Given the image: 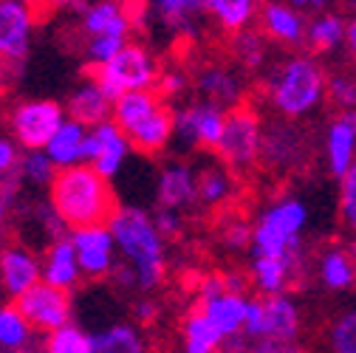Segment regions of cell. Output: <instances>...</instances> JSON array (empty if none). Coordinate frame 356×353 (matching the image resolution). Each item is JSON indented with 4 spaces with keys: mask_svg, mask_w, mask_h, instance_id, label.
I'll list each match as a JSON object with an SVG mask.
<instances>
[{
    "mask_svg": "<svg viewBox=\"0 0 356 353\" xmlns=\"http://www.w3.org/2000/svg\"><path fill=\"white\" fill-rule=\"evenodd\" d=\"M49 192H51V206L63 217L68 232L108 224L113 212L119 209L111 179H105L94 164L85 161L57 170Z\"/></svg>",
    "mask_w": 356,
    "mask_h": 353,
    "instance_id": "cell-1",
    "label": "cell"
},
{
    "mask_svg": "<svg viewBox=\"0 0 356 353\" xmlns=\"http://www.w3.org/2000/svg\"><path fill=\"white\" fill-rule=\"evenodd\" d=\"M263 88L275 113L294 122L317 113L328 99V76L323 65L311 54H300V51L269 65Z\"/></svg>",
    "mask_w": 356,
    "mask_h": 353,
    "instance_id": "cell-2",
    "label": "cell"
},
{
    "mask_svg": "<svg viewBox=\"0 0 356 353\" xmlns=\"http://www.w3.org/2000/svg\"><path fill=\"white\" fill-rule=\"evenodd\" d=\"M113 232L116 249L122 257L136 269V280L142 291H153L161 286L167 274V257H164V235L156 227V217L136 206H119L108 220Z\"/></svg>",
    "mask_w": 356,
    "mask_h": 353,
    "instance_id": "cell-3",
    "label": "cell"
},
{
    "mask_svg": "<svg viewBox=\"0 0 356 353\" xmlns=\"http://www.w3.org/2000/svg\"><path fill=\"white\" fill-rule=\"evenodd\" d=\"M308 227V206L305 201L289 195L269 204L254 224L252 254L269 257H294L300 254V240Z\"/></svg>",
    "mask_w": 356,
    "mask_h": 353,
    "instance_id": "cell-4",
    "label": "cell"
},
{
    "mask_svg": "<svg viewBox=\"0 0 356 353\" xmlns=\"http://www.w3.org/2000/svg\"><path fill=\"white\" fill-rule=\"evenodd\" d=\"M159 60L150 54L147 46L142 42H130L105 65L94 68V79L102 85V91L116 102L127 91H147V88L159 85Z\"/></svg>",
    "mask_w": 356,
    "mask_h": 353,
    "instance_id": "cell-5",
    "label": "cell"
},
{
    "mask_svg": "<svg viewBox=\"0 0 356 353\" xmlns=\"http://www.w3.org/2000/svg\"><path fill=\"white\" fill-rule=\"evenodd\" d=\"M263 122L257 110L249 105H235L227 110V124L220 142L215 145L218 161H224L232 172H246L254 164H260V150H263Z\"/></svg>",
    "mask_w": 356,
    "mask_h": 353,
    "instance_id": "cell-6",
    "label": "cell"
},
{
    "mask_svg": "<svg viewBox=\"0 0 356 353\" xmlns=\"http://www.w3.org/2000/svg\"><path fill=\"white\" fill-rule=\"evenodd\" d=\"M65 119H68L65 105L54 99H29L15 105V110L9 113V130L12 139L23 150H42Z\"/></svg>",
    "mask_w": 356,
    "mask_h": 353,
    "instance_id": "cell-7",
    "label": "cell"
},
{
    "mask_svg": "<svg viewBox=\"0 0 356 353\" xmlns=\"http://www.w3.org/2000/svg\"><path fill=\"white\" fill-rule=\"evenodd\" d=\"M311 145L308 136L294 124V119H283L263 127V150L260 164L272 172H294L308 164Z\"/></svg>",
    "mask_w": 356,
    "mask_h": 353,
    "instance_id": "cell-8",
    "label": "cell"
},
{
    "mask_svg": "<svg viewBox=\"0 0 356 353\" xmlns=\"http://www.w3.org/2000/svg\"><path fill=\"white\" fill-rule=\"evenodd\" d=\"M130 153H133V145H130L127 133L113 119H105L94 127H88L82 161L94 164L105 179H116V175L122 172V167H124V161L130 158Z\"/></svg>",
    "mask_w": 356,
    "mask_h": 353,
    "instance_id": "cell-9",
    "label": "cell"
},
{
    "mask_svg": "<svg viewBox=\"0 0 356 353\" xmlns=\"http://www.w3.org/2000/svg\"><path fill=\"white\" fill-rule=\"evenodd\" d=\"M227 124V108L209 99H195L193 105L175 110V139L190 147L215 150Z\"/></svg>",
    "mask_w": 356,
    "mask_h": 353,
    "instance_id": "cell-10",
    "label": "cell"
},
{
    "mask_svg": "<svg viewBox=\"0 0 356 353\" xmlns=\"http://www.w3.org/2000/svg\"><path fill=\"white\" fill-rule=\"evenodd\" d=\"M15 302L20 305V311L29 317L34 331L51 334V331H57V328L71 322V294L65 288H57V286L46 283V280H40L37 286H31Z\"/></svg>",
    "mask_w": 356,
    "mask_h": 353,
    "instance_id": "cell-11",
    "label": "cell"
},
{
    "mask_svg": "<svg viewBox=\"0 0 356 353\" xmlns=\"http://www.w3.org/2000/svg\"><path fill=\"white\" fill-rule=\"evenodd\" d=\"M74 246H76V257H79V269L82 277L91 280H102L111 277V272L116 269V240L108 224L99 227H82V229H71L68 232Z\"/></svg>",
    "mask_w": 356,
    "mask_h": 353,
    "instance_id": "cell-12",
    "label": "cell"
},
{
    "mask_svg": "<svg viewBox=\"0 0 356 353\" xmlns=\"http://www.w3.org/2000/svg\"><path fill=\"white\" fill-rule=\"evenodd\" d=\"M37 15L20 0H0V63H23L31 37H34Z\"/></svg>",
    "mask_w": 356,
    "mask_h": 353,
    "instance_id": "cell-13",
    "label": "cell"
},
{
    "mask_svg": "<svg viewBox=\"0 0 356 353\" xmlns=\"http://www.w3.org/2000/svg\"><path fill=\"white\" fill-rule=\"evenodd\" d=\"M257 23H260L263 34L283 49L305 46L308 17L302 15V9L291 6L289 0H263L260 12H257Z\"/></svg>",
    "mask_w": 356,
    "mask_h": 353,
    "instance_id": "cell-14",
    "label": "cell"
},
{
    "mask_svg": "<svg viewBox=\"0 0 356 353\" xmlns=\"http://www.w3.org/2000/svg\"><path fill=\"white\" fill-rule=\"evenodd\" d=\"M136 17L127 0H88L79 12L85 37H130Z\"/></svg>",
    "mask_w": 356,
    "mask_h": 353,
    "instance_id": "cell-15",
    "label": "cell"
},
{
    "mask_svg": "<svg viewBox=\"0 0 356 353\" xmlns=\"http://www.w3.org/2000/svg\"><path fill=\"white\" fill-rule=\"evenodd\" d=\"M195 91L201 99H209L220 108H235L243 102L246 94V82L238 68L224 65V63H209L195 74Z\"/></svg>",
    "mask_w": 356,
    "mask_h": 353,
    "instance_id": "cell-16",
    "label": "cell"
},
{
    "mask_svg": "<svg viewBox=\"0 0 356 353\" xmlns=\"http://www.w3.org/2000/svg\"><path fill=\"white\" fill-rule=\"evenodd\" d=\"M42 280V260L26 246H6L0 252V286L3 291L17 299L31 286Z\"/></svg>",
    "mask_w": 356,
    "mask_h": 353,
    "instance_id": "cell-17",
    "label": "cell"
},
{
    "mask_svg": "<svg viewBox=\"0 0 356 353\" xmlns=\"http://www.w3.org/2000/svg\"><path fill=\"white\" fill-rule=\"evenodd\" d=\"M127 139L133 150H139L145 156H159L175 139V110H170L161 102L159 108H153L145 119H139L127 130Z\"/></svg>",
    "mask_w": 356,
    "mask_h": 353,
    "instance_id": "cell-18",
    "label": "cell"
},
{
    "mask_svg": "<svg viewBox=\"0 0 356 353\" xmlns=\"http://www.w3.org/2000/svg\"><path fill=\"white\" fill-rule=\"evenodd\" d=\"M156 201L167 209H184L198 201L195 170L187 161H170L161 167L156 181Z\"/></svg>",
    "mask_w": 356,
    "mask_h": 353,
    "instance_id": "cell-19",
    "label": "cell"
},
{
    "mask_svg": "<svg viewBox=\"0 0 356 353\" xmlns=\"http://www.w3.org/2000/svg\"><path fill=\"white\" fill-rule=\"evenodd\" d=\"M353 161H356V127L339 110V116H334L325 127V164L328 172L339 181Z\"/></svg>",
    "mask_w": 356,
    "mask_h": 353,
    "instance_id": "cell-20",
    "label": "cell"
},
{
    "mask_svg": "<svg viewBox=\"0 0 356 353\" xmlns=\"http://www.w3.org/2000/svg\"><path fill=\"white\" fill-rule=\"evenodd\" d=\"M79 277H82V269H79V257L71 235L54 238V243L46 252V260H42V280L71 291L79 283Z\"/></svg>",
    "mask_w": 356,
    "mask_h": 353,
    "instance_id": "cell-21",
    "label": "cell"
},
{
    "mask_svg": "<svg viewBox=\"0 0 356 353\" xmlns=\"http://www.w3.org/2000/svg\"><path fill=\"white\" fill-rule=\"evenodd\" d=\"M65 110H68L71 119H76V122H82L88 127H94V124H99V122L113 116V99L102 91V85L94 76H88L76 88V91L71 94Z\"/></svg>",
    "mask_w": 356,
    "mask_h": 353,
    "instance_id": "cell-22",
    "label": "cell"
},
{
    "mask_svg": "<svg viewBox=\"0 0 356 353\" xmlns=\"http://www.w3.org/2000/svg\"><path fill=\"white\" fill-rule=\"evenodd\" d=\"M302 325L300 308L291 297L283 294H263V334L260 336H277V339H297Z\"/></svg>",
    "mask_w": 356,
    "mask_h": 353,
    "instance_id": "cell-23",
    "label": "cell"
},
{
    "mask_svg": "<svg viewBox=\"0 0 356 353\" xmlns=\"http://www.w3.org/2000/svg\"><path fill=\"white\" fill-rule=\"evenodd\" d=\"M300 269V254L294 257H269L254 254L252 260V280L260 294H283Z\"/></svg>",
    "mask_w": 356,
    "mask_h": 353,
    "instance_id": "cell-24",
    "label": "cell"
},
{
    "mask_svg": "<svg viewBox=\"0 0 356 353\" xmlns=\"http://www.w3.org/2000/svg\"><path fill=\"white\" fill-rule=\"evenodd\" d=\"M204 308V314L218 325V331L224 336H235L243 334L246 325V308H249V297L241 291H224L207 302H198Z\"/></svg>",
    "mask_w": 356,
    "mask_h": 353,
    "instance_id": "cell-25",
    "label": "cell"
},
{
    "mask_svg": "<svg viewBox=\"0 0 356 353\" xmlns=\"http://www.w3.org/2000/svg\"><path fill=\"white\" fill-rule=\"evenodd\" d=\"M317 274H320V283L334 291V294H345L356 286V260L353 254L348 252V246H328L320 260H317Z\"/></svg>",
    "mask_w": 356,
    "mask_h": 353,
    "instance_id": "cell-26",
    "label": "cell"
},
{
    "mask_svg": "<svg viewBox=\"0 0 356 353\" xmlns=\"http://www.w3.org/2000/svg\"><path fill=\"white\" fill-rule=\"evenodd\" d=\"M198 181V201L204 206H224L235 195V179L232 170L224 161H209L195 170Z\"/></svg>",
    "mask_w": 356,
    "mask_h": 353,
    "instance_id": "cell-27",
    "label": "cell"
},
{
    "mask_svg": "<svg viewBox=\"0 0 356 353\" xmlns=\"http://www.w3.org/2000/svg\"><path fill=\"white\" fill-rule=\"evenodd\" d=\"M153 17L178 34H193L198 20L207 15L204 0H147Z\"/></svg>",
    "mask_w": 356,
    "mask_h": 353,
    "instance_id": "cell-28",
    "label": "cell"
},
{
    "mask_svg": "<svg viewBox=\"0 0 356 353\" xmlns=\"http://www.w3.org/2000/svg\"><path fill=\"white\" fill-rule=\"evenodd\" d=\"M260 3L263 0H204V9L220 31L238 34L257 20Z\"/></svg>",
    "mask_w": 356,
    "mask_h": 353,
    "instance_id": "cell-29",
    "label": "cell"
},
{
    "mask_svg": "<svg viewBox=\"0 0 356 353\" xmlns=\"http://www.w3.org/2000/svg\"><path fill=\"white\" fill-rule=\"evenodd\" d=\"M85 136H88V124L76 122V119H65L57 133L49 139V145L42 147L51 161L63 170V167H74V164H82V150H85Z\"/></svg>",
    "mask_w": 356,
    "mask_h": 353,
    "instance_id": "cell-30",
    "label": "cell"
},
{
    "mask_svg": "<svg viewBox=\"0 0 356 353\" xmlns=\"http://www.w3.org/2000/svg\"><path fill=\"white\" fill-rule=\"evenodd\" d=\"M345 37H348V23L339 15L317 12V17L308 20L305 46L311 54H334L337 49L345 46Z\"/></svg>",
    "mask_w": 356,
    "mask_h": 353,
    "instance_id": "cell-31",
    "label": "cell"
},
{
    "mask_svg": "<svg viewBox=\"0 0 356 353\" xmlns=\"http://www.w3.org/2000/svg\"><path fill=\"white\" fill-rule=\"evenodd\" d=\"M181 336H184V353H218L227 339L218 331V325L204 314L201 305L195 311H190L187 320L181 322Z\"/></svg>",
    "mask_w": 356,
    "mask_h": 353,
    "instance_id": "cell-32",
    "label": "cell"
},
{
    "mask_svg": "<svg viewBox=\"0 0 356 353\" xmlns=\"http://www.w3.org/2000/svg\"><path fill=\"white\" fill-rule=\"evenodd\" d=\"M31 336H34V325L20 311V305L17 302L0 305V347L9 350V353L29 350Z\"/></svg>",
    "mask_w": 356,
    "mask_h": 353,
    "instance_id": "cell-33",
    "label": "cell"
},
{
    "mask_svg": "<svg viewBox=\"0 0 356 353\" xmlns=\"http://www.w3.org/2000/svg\"><path fill=\"white\" fill-rule=\"evenodd\" d=\"M269 46H272V40L263 34V28L249 26V28L232 34V57L246 71H260L269 63Z\"/></svg>",
    "mask_w": 356,
    "mask_h": 353,
    "instance_id": "cell-34",
    "label": "cell"
},
{
    "mask_svg": "<svg viewBox=\"0 0 356 353\" xmlns=\"http://www.w3.org/2000/svg\"><path fill=\"white\" fill-rule=\"evenodd\" d=\"M94 353H147V345L136 325L116 322L94 334Z\"/></svg>",
    "mask_w": 356,
    "mask_h": 353,
    "instance_id": "cell-35",
    "label": "cell"
},
{
    "mask_svg": "<svg viewBox=\"0 0 356 353\" xmlns=\"http://www.w3.org/2000/svg\"><path fill=\"white\" fill-rule=\"evenodd\" d=\"M46 353H94V334L68 322L46 336Z\"/></svg>",
    "mask_w": 356,
    "mask_h": 353,
    "instance_id": "cell-36",
    "label": "cell"
},
{
    "mask_svg": "<svg viewBox=\"0 0 356 353\" xmlns=\"http://www.w3.org/2000/svg\"><path fill=\"white\" fill-rule=\"evenodd\" d=\"M20 179L26 184H34V187H51L54 175H57V164L51 161V156L46 150H26L20 156Z\"/></svg>",
    "mask_w": 356,
    "mask_h": 353,
    "instance_id": "cell-37",
    "label": "cell"
},
{
    "mask_svg": "<svg viewBox=\"0 0 356 353\" xmlns=\"http://www.w3.org/2000/svg\"><path fill=\"white\" fill-rule=\"evenodd\" d=\"M331 353H356V308L339 314L328 328Z\"/></svg>",
    "mask_w": 356,
    "mask_h": 353,
    "instance_id": "cell-38",
    "label": "cell"
},
{
    "mask_svg": "<svg viewBox=\"0 0 356 353\" xmlns=\"http://www.w3.org/2000/svg\"><path fill=\"white\" fill-rule=\"evenodd\" d=\"M127 46V37H85V63L88 68H99L111 63Z\"/></svg>",
    "mask_w": 356,
    "mask_h": 353,
    "instance_id": "cell-39",
    "label": "cell"
},
{
    "mask_svg": "<svg viewBox=\"0 0 356 353\" xmlns=\"http://www.w3.org/2000/svg\"><path fill=\"white\" fill-rule=\"evenodd\" d=\"M252 238H254V227L241 215H229L224 224H220V243H224L229 252L252 249Z\"/></svg>",
    "mask_w": 356,
    "mask_h": 353,
    "instance_id": "cell-40",
    "label": "cell"
},
{
    "mask_svg": "<svg viewBox=\"0 0 356 353\" xmlns=\"http://www.w3.org/2000/svg\"><path fill=\"white\" fill-rule=\"evenodd\" d=\"M339 217L342 227L350 235H356V161L339 179Z\"/></svg>",
    "mask_w": 356,
    "mask_h": 353,
    "instance_id": "cell-41",
    "label": "cell"
},
{
    "mask_svg": "<svg viewBox=\"0 0 356 353\" xmlns=\"http://www.w3.org/2000/svg\"><path fill=\"white\" fill-rule=\"evenodd\" d=\"M328 102L339 110L356 108V76L353 74H331L328 76Z\"/></svg>",
    "mask_w": 356,
    "mask_h": 353,
    "instance_id": "cell-42",
    "label": "cell"
},
{
    "mask_svg": "<svg viewBox=\"0 0 356 353\" xmlns=\"http://www.w3.org/2000/svg\"><path fill=\"white\" fill-rule=\"evenodd\" d=\"M187 85H190V76L184 68H164L159 74V94L164 99H175V97H181L187 91Z\"/></svg>",
    "mask_w": 356,
    "mask_h": 353,
    "instance_id": "cell-43",
    "label": "cell"
},
{
    "mask_svg": "<svg viewBox=\"0 0 356 353\" xmlns=\"http://www.w3.org/2000/svg\"><path fill=\"white\" fill-rule=\"evenodd\" d=\"M249 353H305L297 339H277V336H257L252 339Z\"/></svg>",
    "mask_w": 356,
    "mask_h": 353,
    "instance_id": "cell-44",
    "label": "cell"
},
{
    "mask_svg": "<svg viewBox=\"0 0 356 353\" xmlns=\"http://www.w3.org/2000/svg\"><path fill=\"white\" fill-rule=\"evenodd\" d=\"M23 147L15 142V139H9V136H0V179L3 175H12V172H17V167H20V153Z\"/></svg>",
    "mask_w": 356,
    "mask_h": 353,
    "instance_id": "cell-45",
    "label": "cell"
},
{
    "mask_svg": "<svg viewBox=\"0 0 356 353\" xmlns=\"http://www.w3.org/2000/svg\"><path fill=\"white\" fill-rule=\"evenodd\" d=\"M243 334H246L249 339H257V336L263 334V297H249Z\"/></svg>",
    "mask_w": 356,
    "mask_h": 353,
    "instance_id": "cell-46",
    "label": "cell"
},
{
    "mask_svg": "<svg viewBox=\"0 0 356 353\" xmlns=\"http://www.w3.org/2000/svg\"><path fill=\"white\" fill-rule=\"evenodd\" d=\"M156 227L161 229L164 238H178V235H181V217H178V209L161 206L159 215H156Z\"/></svg>",
    "mask_w": 356,
    "mask_h": 353,
    "instance_id": "cell-47",
    "label": "cell"
},
{
    "mask_svg": "<svg viewBox=\"0 0 356 353\" xmlns=\"http://www.w3.org/2000/svg\"><path fill=\"white\" fill-rule=\"evenodd\" d=\"M224 291H229L227 288V274H207L198 283V302H207V299L224 294Z\"/></svg>",
    "mask_w": 356,
    "mask_h": 353,
    "instance_id": "cell-48",
    "label": "cell"
},
{
    "mask_svg": "<svg viewBox=\"0 0 356 353\" xmlns=\"http://www.w3.org/2000/svg\"><path fill=\"white\" fill-rule=\"evenodd\" d=\"M156 317H159V305L153 299H139L136 302V320H139V325H150Z\"/></svg>",
    "mask_w": 356,
    "mask_h": 353,
    "instance_id": "cell-49",
    "label": "cell"
},
{
    "mask_svg": "<svg viewBox=\"0 0 356 353\" xmlns=\"http://www.w3.org/2000/svg\"><path fill=\"white\" fill-rule=\"evenodd\" d=\"M246 286H249V280H246V274H241V272H229L227 274V288L229 291H246Z\"/></svg>",
    "mask_w": 356,
    "mask_h": 353,
    "instance_id": "cell-50",
    "label": "cell"
},
{
    "mask_svg": "<svg viewBox=\"0 0 356 353\" xmlns=\"http://www.w3.org/2000/svg\"><path fill=\"white\" fill-rule=\"evenodd\" d=\"M345 46H348L350 57L356 60V17H353V20H348V37H345Z\"/></svg>",
    "mask_w": 356,
    "mask_h": 353,
    "instance_id": "cell-51",
    "label": "cell"
},
{
    "mask_svg": "<svg viewBox=\"0 0 356 353\" xmlns=\"http://www.w3.org/2000/svg\"><path fill=\"white\" fill-rule=\"evenodd\" d=\"M9 195H3V192H0V227H3L6 224V215H9Z\"/></svg>",
    "mask_w": 356,
    "mask_h": 353,
    "instance_id": "cell-52",
    "label": "cell"
},
{
    "mask_svg": "<svg viewBox=\"0 0 356 353\" xmlns=\"http://www.w3.org/2000/svg\"><path fill=\"white\" fill-rule=\"evenodd\" d=\"M331 0H311V12H328Z\"/></svg>",
    "mask_w": 356,
    "mask_h": 353,
    "instance_id": "cell-53",
    "label": "cell"
},
{
    "mask_svg": "<svg viewBox=\"0 0 356 353\" xmlns=\"http://www.w3.org/2000/svg\"><path fill=\"white\" fill-rule=\"evenodd\" d=\"M20 3H26L31 9H42V6H49V0H20Z\"/></svg>",
    "mask_w": 356,
    "mask_h": 353,
    "instance_id": "cell-54",
    "label": "cell"
},
{
    "mask_svg": "<svg viewBox=\"0 0 356 353\" xmlns=\"http://www.w3.org/2000/svg\"><path fill=\"white\" fill-rule=\"evenodd\" d=\"M289 3H291V6H297V9H302V12H305V9H311V0H289Z\"/></svg>",
    "mask_w": 356,
    "mask_h": 353,
    "instance_id": "cell-55",
    "label": "cell"
},
{
    "mask_svg": "<svg viewBox=\"0 0 356 353\" xmlns=\"http://www.w3.org/2000/svg\"><path fill=\"white\" fill-rule=\"evenodd\" d=\"M342 113H345V116H348V119H350V124H353V127H356V108H350V110H342Z\"/></svg>",
    "mask_w": 356,
    "mask_h": 353,
    "instance_id": "cell-56",
    "label": "cell"
},
{
    "mask_svg": "<svg viewBox=\"0 0 356 353\" xmlns=\"http://www.w3.org/2000/svg\"><path fill=\"white\" fill-rule=\"evenodd\" d=\"M348 252H350V254H353V260H356V235L350 238V243H348Z\"/></svg>",
    "mask_w": 356,
    "mask_h": 353,
    "instance_id": "cell-57",
    "label": "cell"
},
{
    "mask_svg": "<svg viewBox=\"0 0 356 353\" xmlns=\"http://www.w3.org/2000/svg\"><path fill=\"white\" fill-rule=\"evenodd\" d=\"M348 3H350V6H353V9H356V0H348Z\"/></svg>",
    "mask_w": 356,
    "mask_h": 353,
    "instance_id": "cell-58",
    "label": "cell"
},
{
    "mask_svg": "<svg viewBox=\"0 0 356 353\" xmlns=\"http://www.w3.org/2000/svg\"><path fill=\"white\" fill-rule=\"evenodd\" d=\"M17 353H29V350H17Z\"/></svg>",
    "mask_w": 356,
    "mask_h": 353,
    "instance_id": "cell-59",
    "label": "cell"
},
{
    "mask_svg": "<svg viewBox=\"0 0 356 353\" xmlns=\"http://www.w3.org/2000/svg\"><path fill=\"white\" fill-rule=\"evenodd\" d=\"M0 353H3V347H0Z\"/></svg>",
    "mask_w": 356,
    "mask_h": 353,
    "instance_id": "cell-60",
    "label": "cell"
}]
</instances>
